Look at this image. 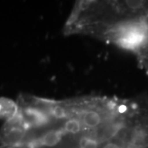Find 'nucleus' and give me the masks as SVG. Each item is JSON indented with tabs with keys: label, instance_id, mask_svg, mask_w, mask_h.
Wrapping results in <instances>:
<instances>
[{
	"label": "nucleus",
	"instance_id": "obj_1",
	"mask_svg": "<svg viewBox=\"0 0 148 148\" xmlns=\"http://www.w3.org/2000/svg\"><path fill=\"white\" fill-rule=\"evenodd\" d=\"M17 110L16 101L6 97H0V119L8 120L16 114Z\"/></svg>",
	"mask_w": 148,
	"mask_h": 148
}]
</instances>
